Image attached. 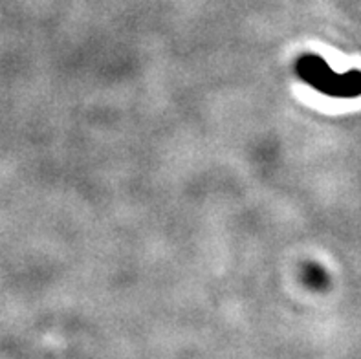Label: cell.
Here are the masks:
<instances>
[{"label": "cell", "mask_w": 361, "mask_h": 359, "mask_svg": "<svg viewBox=\"0 0 361 359\" xmlns=\"http://www.w3.org/2000/svg\"><path fill=\"white\" fill-rule=\"evenodd\" d=\"M295 73L308 87L316 88L329 97L354 99L361 96V70L336 73L325 59H321L316 54L301 55L295 61Z\"/></svg>", "instance_id": "1"}, {"label": "cell", "mask_w": 361, "mask_h": 359, "mask_svg": "<svg viewBox=\"0 0 361 359\" xmlns=\"http://www.w3.org/2000/svg\"><path fill=\"white\" fill-rule=\"evenodd\" d=\"M307 277L310 279L312 286H316V288H319L321 284H325V282H326V277L323 275V272H319V269L314 268V266L310 268V272H308Z\"/></svg>", "instance_id": "2"}]
</instances>
